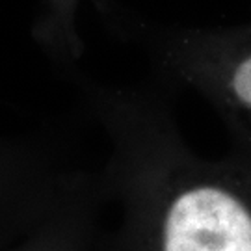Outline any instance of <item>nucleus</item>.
Here are the masks:
<instances>
[{
    "label": "nucleus",
    "instance_id": "obj_1",
    "mask_svg": "<svg viewBox=\"0 0 251 251\" xmlns=\"http://www.w3.org/2000/svg\"><path fill=\"white\" fill-rule=\"evenodd\" d=\"M102 184L121 208L102 251H251V168L205 158L152 117L110 125Z\"/></svg>",
    "mask_w": 251,
    "mask_h": 251
},
{
    "label": "nucleus",
    "instance_id": "obj_2",
    "mask_svg": "<svg viewBox=\"0 0 251 251\" xmlns=\"http://www.w3.org/2000/svg\"><path fill=\"white\" fill-rule=\"evenodd\" d=\"M179 63L220 112L231 136L229 152L251 168V28L190 37Z\"/></svg>",
    "mask_w": 251,
    "mask_h": 251
}]
</instances>
